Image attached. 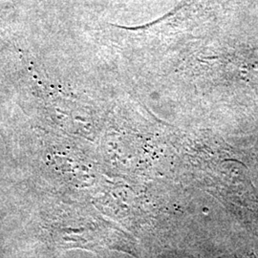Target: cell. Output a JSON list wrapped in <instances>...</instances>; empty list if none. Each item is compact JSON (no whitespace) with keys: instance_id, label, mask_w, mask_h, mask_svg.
<instances>
[{"instance_id":"obj_1","label":"cell","mask_w":258,"mask_h":258,"mask_svg":"<svg viewBox=\"0 0 258 258\" xmlns=\"http://www.w3.org/2000/svg\"><path fill=\"white\" fill-rule=\"evenodd\" d=\"M218 258H254L253 255L251 254H231V255H228V256H222V257Z\"/></svg>"}]
</instances>
